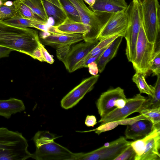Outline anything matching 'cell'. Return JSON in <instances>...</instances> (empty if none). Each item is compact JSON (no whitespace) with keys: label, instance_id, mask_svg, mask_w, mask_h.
Listing matches in <instances>:
<instances>
[{"label":"cell","instance_id":"42","mask_svg":"<svg viewBox=\"0 0 160 160\" xmlns=\"http://www.w3.org/2000/svg\"><path fill=\"white\" fill-rule=\"evenodd\" d=\"M89 5V8L92 7L94 4L95 0H83Z\"/></svg>","mask_w":160,"mask_h":160},{"label":"cell","instance_id":"4","mask_svg":"<svg viewBox=\"0 0 160 160\" xmlns=\"http://www.w3.org/2000/svg\"><path fill=\"white\" fill-rule=\"evenodd\" d=\"M128 23L124 37L126 41V55L129 62L133 61L136 42L142 22L141 5L138 0H132L127 9Z\"/></svg>","mask_w":160,"mask_h":160},{"label":"cell","instance_id":"2","mask_svg":"<svg viewBox=\"0 0 160 160\" xmlns=\"http://www.w3.org/2000/svg\"><path fill=\"white\" fill-rule=\"evenodd\" d=\"M28 145L22 134L0 127V160H25L31 158Z\"/></svg>","mask_w":160,"mask_h":160},{"label":"cell","instance_id":"3","mask_svg":"<svg viewBox=\"0 0 160 160\" xmlns=\"http://www.w3.org/2000/svg\"><path fill=\"white\" fill-rule=\"evenodd\" d=\"M79 14L81 22L87 26L89 31L84 36V41L89 42L97 39L102 29L112 14L97 13L88 8L83 0H69Z\"/></svg>","mask_w":160,"mask_h":160},{"label":"cell","instance_id":"5","mask_svg":"<svg viewBox=\"0 0 160 160\" xmlns=\"http://www.w3.org/2000/svg\"><path fill=\"white\" fill-rule=\"evenodd\" d=\"M155 47L156 44L148 40L142 21L136 42L135 57L132 62L136 72L147 75L150 71Z\"/></svg>","mask_w":160,"mask_h":160},{"label":"cell","instance_id":"21","mask_svg":"<svg viewBox=\"0 0 160 160\" xmlns=\"http://www.w3.org/2000/svg\"><path fill=\"white\" fill-rule=\"evenodd\" d=\"M160 132L150 138L139 160H160Z\"/></svg>","mask_w":160,"mask_h":160},{"label":"cell","instance_id":"22","mask_svg":"<svg viewBox=\"0 0 160 160\" xmlns=\"http://www.w3.org/2000/svg\"><path fill=\"white\" fill-rule=\"evenodd\" d=\"M16 12L22 17L47 24L44 20L34 12L21 0H15L13 2Z\"/></svg>","mask_w":160,"mask_h":160},{"label":"cell","instance_id":"15","mask_svg":"<svg viewBox=\"0 0 160 160\" xmlns=\"http://www.w3.org/2000/svg\"><path fill=\"white\" fill-rule=\"evenodd\" d=\"M125 132L126 138L136 141L143 138L155 129L152 122L147 119H142L127 125Z\"/></svg>","mask_w":160,"mask_h":160},{"label":"cell","instance_id":"26","mask_svg":"<svg viewBox=\"0 0 160 160\" xmlns=\"http://www.w3.org/2000/svg\"><path fill=\"white\" fill-rule=\"evenodd\" d=\"M138 112L150 121L154 129H160V107L145 109Z\"/></svg>","mask_w":160,"mask_h":160},{"label":"cell","instance_id":"39","mask_svg":"<svg viewBox=\"0 0 160 160\" xmlns=\"http://www.w3.org/2000/svg\"><path fill=\"white\" fill-rule=\"evenodd\" d=\"M85 123L88 127H93L97 123L96 117L93 115H87L85 120Z\"/></svg>","mask_w":160,"mask_h":160},{"label":"cell","instance_id":"43","mask_svg":"<svg viewBox=\"0 0 160 160\" xmlns=\"http://www.w3.org/2000/svg\"><path fill=\"white\" fill-rule=\"evenodd\" d=\"M138 0L139 2L140 3V4L141 5H142L143 3V2H144L145 1V0Z\"/></svg>","mask_w":160,"mask_h":160},{"label":"cell","instance_id":"27","mask_svg":"<svg viewBox=\"0 0 160 160\" xmlns=\"http://www.w3.org/2000/svg\"><path fill=\"white\" fill-rule=\"evenodd\" d=\"M119 36H111L100 40L98 44L77 64L83 62L89 58L98 54L102 50L107 48Z\"/></svg>","mask_w":160,"mask_h":160},{"label":"cell","instance_id":"41","mask_svg":"<svg viewBox=\"0 0 160 160\" xmlns=\"http://www.w3.org/2000/svg\"><path fill=\"white\" fill-rule=\"evenodd\" d=\"M12 51L13 50L9 48L0 46V59L8 57Z\"/></svg>","mask_w":160,"mask_h":160},{"label":"cell","instance_id":"29","mask_svg":"<svg viewBox=\"0 0 160 160\" xmlns=\"http://www.w3.org/2000/svg\"><path fill=\"white\" fill-rule=\"evenodd\" d=\"M3 21L8 24L23 28H33L32 24L35 21L23 18L16 12L12 17Z\"/></svg>","mask_w":160,"mask_h":160},{"label":"cell","instance_id":"20","mask_svg":"<svg viewBox=\"0 0 160 160\" xmlns=\"http://www.w3.org/2000/svg\"><path fill=\"white\" fill-rule=\"evenodd\" d=\"M56 30L59 32L68 34H80L83 36L89 31L88 27L82 22L74 21L68 18L61 24L53 26Z\"/></svg>","mask_w":160,"mask_h":160},{"label":"cell","instance_id":"40","mask_svg":"<svg viewBox=\"0 0 160 160\" xmlns=\"http://www.w3.org/2000/svg\"><path fill=\"white\" fill-rule=\"evenodd\" d=\"M32 56V58L34 59H37L41 62H44L41 51L39 46L33 51Z\"/></svg>","mask_w":160,"mask_h":160},{"label":"cell","instance_id":"12","mask_svg":"<svg viewBox=\"0 0 160 160\" xmlns=\"http://www.w3.org/2000/svg\"><path fill=\"white\" fill-rule=\"evenodd\" d=\"M146 99L141 93L137 94L132 98L127 99L126 103L123 107L114 109L104 117L101 118L98 122L102 125L107 122L125 119L132 114L138 112Z\"/></svg>","mask_w":160,"mask_h":160},{"label":"cell","instance_id":"6","mask_svg":"<svg viewBox=\"0 0 160 160\" xmlns=\"http://www.w3.org/2000/svg\"><path fill=\"white\" fill-rule=\"evenodd\" d=\"M142 20L148 40L156 44L159 35L160 6L158 0H145L141 5Z\"/></svg>","mask_w":160,"mask_h":160},{"label":"cell","instance_id":"1","mask_svg":"<svg viewBox=\"0 0 160 160\" xmlns=\"http://www.w3.org/2000/svg\"><path fill=\"white\" fill-rule=\"evenodd\" d=\"M40 41L37 32L29 28L14 26L0 20V46L23 53L32 58Z\"/></svg>","mask_w":160,"mask_h":160},{"label":"cell","instance_id":"25","mask_svg":"<svg viewBox=\"0 0 160 160\" xmlns=\"http://www.w3.org/2000/svg\"><path fill=\"white\" fill-rule=\"evenodd\" d=\"M145 77L142 74L136 72L132 77V80L136 84L140 93H144L152 97L154 93V87L147 83Z\"/></svg>","mask_w":160,"mask_h":160},{"label":"cell","instance_id":"37","mask_svg":"<svg viewBox=\"0 0 160 160\" xmlns=\"http://www.w3.org/2000/svg\"><path fill=\"white\" fill-rule=\"evenodd\" d=\"M39 47L41 51L44 62H47L50 64H52L54 62V60L41 42L39 43Z\"/></svg>","mask_w":160,"mask_h":160},{"label":"cell","instance_id":"7","mask_svg":"<svg viewBox=\"0 0 160 160\" xmlns=\"http://www.w3.org/2000/svg\"><path fill=\"white\" fill-rule=\"evenodd\" d=\"M131 142L121 136L91 152L78 153L76 160H114Z\"/></svg>","mask_w":160,"mask_h":160},{"label":"cell","instance_id":"18","mask_svg":"<svg viewBox=\"0 0 160 160\" xmlns=\"http://www.w3.org/2000/svg\"><path fill=\"white\" fill-rule=\"evenodd\" d=\"M25 107L23 101L15 98L0 100V116L7 118L12 114L24 111Z\"/></svg>","mask_w":160,"mask_h":160},{"label":"cell","instance_id":"9","mask_svg":"<svg viewBox=\"0 0 160 160\" xmlns=\"http://www.w3.org/2000/svg\"><path fill=\"white\" fill-rule=\"evenodd\" d=\"M128 17L127 9L124 11L112 14L96 39L100 41L105 38L113 36L124 37L128 26Z\"/></svg>","mask_w":160,"mask_h":160},{"label":"cell","instance_id":"32","mask_svg":"<svg viewBox=\"0 0 160 160\" xmlns=\"http://www.w3.org/2000/svg\"><path fill=\"white\" fill-rule=\"evenodd\" d=\"M16 13L13 2L7 1L0 6V20H4L12 17Z\"/></svg>","mask_w":160,"mask_h":160},{"label":"cell","instance_id":"28","mask_svg":"<svg viewBox=\"0 0 160 160\" xmlns=\"http://www.w3.org/2000/svg\"><path fill=\"white\" fill-rule=\"evenodd\" d=\"M34 12L48 22V17L43 7L40 0H21Z\"/></svg>","mask_w":160,"mask_h":160},{"label":"cell","instance_id":"10","mask_svg":"<svg viewBox=\"0 0 160 160\" xmlns=\"http://www.w3.org/2000/svg\"><path fill=\"white\" fill-rule=\"evenodd\" d=\"M99 41L94 40L79 43L71 47L69 46L66 55L61 61L70 72H73L77 65L98 44Z\"/></svg>","mask_w":160,"mask_h":160},{"label":"cell","instance_id":"8","mask_svg":"<svg viewBox=\"0 0 160 160\" xmlns=\"http://www.w3.org/2000/svg\"><path fill=\"white\" fill-rule=\"evenodd\" d=\"M78 154L53 141L36 147L31 158L37 160H76Z\"/></svg>","mask_w":160,"mask_h":160},{"label":"cell","instance_id":"16","mask_svg":"<svg viewBox=\"0 0 160 160\" xmlns=\"http://www.w3.org/2000/svg\"><path fill=\"white\" fill-rule=\"evenodd\" d=\"M128 6L125 0H95L89 8L97 13L112 14L125 11Z\"/></svg>","mask_w":160,"mask_h":160},{"label":"cell","instance_id":"33","mask_svg":"<svg viewBox=\"0 0 160 160\" xmlns=\"http://www.w3.org/2000/svg\"><path fill=\"white\" fill-rule=\"evenodd\" d=\"M153 76L160 75V49L159 46L153 55L150 67Z\"/></svg>","mask_w":160,"mask_h":160},{"label":"cell","instance_id":"23","mask_svg":"<svg viewBox=\"0 0 160 160\" xmlns=\"http://www.w3.org/2000/svg\"><path fill=\"white\" fill-rule=\"evenodd\" d=\"M157 76V79L154 87V93L153 96H149L148 99H146L139 110L147 108L160 107V75Z\"/></svg>","mask_w":160,"mask_h":160},{"label":"cell","instance_id":"38","mask_svg":"<svg viewBox=\"0 0 160 160\" xmlns=\"http://www.w3.org/2000/svg\"><path fill=\"white\" fill-rule=\"evenodd\" d=\"M88 68L89 73L91 75L93 76L98 75L99 70L96 62H93L89 63L88 65Z\"/></svg>","mask_w":160,"mask_h":160},{"label":"cell","instance_id":"13","mask_svg":"<svg viewBox=\"0 0 160 160\" xmlns=\"http://www.w3.org/2000/svg\"><path fill=\"white\" fill-rule=\"evenodd\" d=\"M43 32V34H40L39 36L41 43L57 49L64 46H71L84 40L83 35L80 34L50 33Z\"/></svg>","mask_w":160,"mask_h":160},{"label":"cell","instance_id":"14","mask_svg":"<svg viewBox=\"0 0 160 160\" xmlns=\"http://www.w3.org/2000/svg\"><path fill=\"white\" fill-rule=\"evenodd\" d=\"M126 98L123 89L119 87L109 89L102 93L96 103L98 113L101 118L116 109L115 104L117 100Z\"/></svg>","mask_w":160,"mask_h":160},{"label":"cell","instance_id":"35","mask_svg":"<svg viewBox=\"0 0 160 160\" xmlns=\"http://www.w3.org/2000/svg\"><path fill=\"white\" fill-rule=\"evenodd\" d=\"M118 125V121L110 122L100 125L99 127L93 130L85 132L94 131L95 133L99 135L102 132L114 129Z\"/></svg>","mask_w":160,"mask_h":160},{"label":"cell","instance_id":"17","mask_svg":"<svg viewBox=\"0 0 160 160\" xmlns=\"http://www.w3.org/2000/svg\"><path fill=\"white\" fill-rule=\"evenodd\" d=\"M48 17L54 20V26L62 23L67 18L59 0H40Z\"/></svg>","mask_w":160,"mask_h":160},{"label":"cell","instance_id":"30","mask_svg":"<svg viewBox=\"0 0 160 160\" xmlns=\"http://www.w3.org/2000/svg\"><path fill=\"white\" fill-rule=\"evenodd\" d=\"M59 1L68 18L74 21L81 22L77 10L69 0Z\"/></svg>","mask_w":160,"mask_h":160},{"label":"cell","instance_id":"34","mask_svg":"<svg viewBox=\"0 0 160 160\" xmlns=\"http://www.w3.org/2000/svg\"><path fill=\"white\" fill-rule=\"evenodd\" d=\"M136 153L131 146L127 147L114 160H134Z\"/></svg>","mask_w":160,"mask_h":160},{"label":"cell","instance_id":"36","mask_svg":"<svg viewBox=\"0 0 160 160\" xmlns=\"http://www.w3.org/2000/svg\"><path fill=\"white\" fill-rule=\"evenodd\" d=\"M142 119H147L143 115L140 114V115L136 117L118 120L119 125H127L132 124ZM148 120V119H147Z\"/></svg>","mask_w":160,"mask_h":160},{"label":"cell","instance_id":"24","mask_svg":"<svg viewBox=\"0 0 160 160\" xmlns=\"http://www.w3.org/2000/svg\"><path fill=\"white\" fill-rule=\"evenodd\" d=\"M159 132H160V129L155 128L149 134L143 138L131 142L130 145L136 153L134 160H139V158L144 152L148 140Z\"/></svg>","mask_w":160,"mask_h":160},{"label":"cell","instance_id":"19","mask_svg":"<svg viewBox=\"0 0 160 160\" xmlns=\"http://www.w3.org/2000/svg\"><path fill=\"white\" fill-rule=\"evenodd\" d=\"M123 38L122 36L118 37L102 53L97 62L100 73L103 71L107 63L116 55Z\"/></svg>","mask_w":160,"mask_h":160},{"label":"cell","instance_id":"31","mask_svg":"<svg viewBox=\"0 0 160 160\" xmlns=\"http://www.w3.org/2000/svg\"><path fill=\"white\" fill-rule=\"evenodd\" d=\"M56 138L55 135L49 131H40L35 134L33 140L36 147L54 141Z\"/></svg>","mask_w":160,"mask_h":160},{"label":"cell","instance_id":"11","mask_svg":"<svg viewBox=\"0 0 160 160\" xmlns=\"http://www.w3.org/2000/svg\"><path fill=\"white\" fill-rule=\"evenodd\" d=\"M99 77V75L98 74L83 80L62 99L61 107L68 109L76 105L87 93L93 89Z\"/></svg>","mask_w":160,"mask_h":160}]
</instances>
